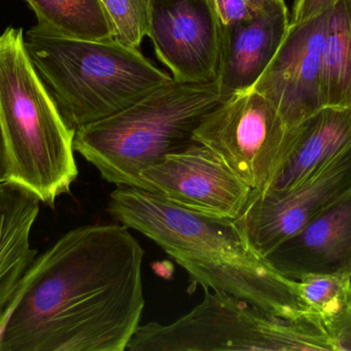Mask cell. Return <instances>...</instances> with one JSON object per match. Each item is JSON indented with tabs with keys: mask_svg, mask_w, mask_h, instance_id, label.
I'll list each match as a JSON object with an SVG mask.
<instances>
[{
	"mask_svg": "<svg viewBox=\"0 0 351 351\" xmlns=\"http://www.w3.org/2000/svg\"><path fill=\"white\" fill-rule=\"evenodd\" d=\"M144 251L128 227L88 225L33 262L0 317V351H125L140 327Z\"/></svg>",
	"mask_w": 351,
	"mask_h": 351,
	"instance_id": "cell-1",
	"label": "cell"
},
{
	"mask_svg": "<svg viewBox=\"0 0 351 351\" xmlns=\"http://www.w3.org/2000/svg\"><path fill=\"white\" fill-rule=\"evenodd\" d=\"M109 214L152 239L202 288L226 293L285 319L315 315L297 280L276 271L245 238L234 220L208 218L131 187L110 194Z\"/></svg>",
	"mask_w": 351,
	"mask_h": 351,
	"instance_id": "cell-2",
	"label": "cell"
},
{
	"mask_svg": "<svg viewBox=\"0 0 351 351\" xmlns=\"http://www.w3.org/2000/svg\"><path fill=\"white\" fill-rule=\"evenodd\" d=\"M24 38L35 69L74 131L123 111L173 80L139 49L115 39L69 38L38 25Z\"/></svg>",
	"mask_w": 351,
	"mask_h": 351,
	"instance_id": "cell-3",
	"label": "cell"
},
{
	"mask_svg": "<svg viewBox=\"0 0 351 351\" xmlns=\"http://www.w3.org/2000/svg\"><path fill=\"white\" fill-rule=\"evenodd\" d=\"M229 96L218 80H172L123 111L76 130L74 150L104 181L133 188L142 170L195 142L198 126Z\"/></svg>",
	"mask_w": 351,
	"mask_h": 351,
	"instance_id": "cell-4",
	"label": "cell"
},
{
	"mask_svg": "<svg viewBox=\"0 0 351 351\" xmlns=\"http://www.w3.org/2000/svg\"><path fill=\"white\" fill-rule=\"evenodd\" d=\"M0 121L8 150V181L53 206L77 179L75 131L64 121L35 69L22 28L0 34Z\"/></svg>",
	"mask_w": 351,
	"mask_h": 351,
	"instance_id": "cell-5",
	"label": "cell"
},
{
	"mask_svg": "<svg viewBox=\"0 0 351 351\" xmlns=\"http://www.w3.org/2000/svg\"><path fill=\"white\" fill-rule=\"evenodd\" d=\"M204 290L202 302L174 323L140 326L125 351H334L315 315L285 319L226 293Z\"/></svg>",
	"mask_w": 351,
	"mask_h": 351,
	"instance_id": "cell-6",
	"label": "cell"
},
{
	"mask_svg": "<svg viewBox=\"0 0 351 351\" xmlns=\"http://www.w3.org/2000/svg\"><path fill=\"white\" fill-rule=\"evenodd\" d=\"M298 127H289L274 105L251 89L210 111L194 140L216 152L252 191H265L288 159Z\"/></svg>",
	"mask_w": 351,
	"mask_h": 351,
	"instance_id": "cell-7",
	"label": "cell"
},
{
	"mask_svg": "<svg viewBox=\"0 0 351 351\" xmlns=\"http://www.w3.org/2000/svg\"><path fill=\"white\" fill-rule=\"evenodd\" d=\"M133 188L188 212L223 220H235L252 192L216 152L198 141L142 170Z\"/></svg>",
	"mask_w": 351,
	"mask_h": 351,
	"instance_id": "cell-8",
	"label": "cell"
},
{
	"mask_svg": "<svg viewBox=\"0 0 351 351\" xmlns=\"http://www.w3.org/2000/svg\"><path fill=\"white\" fill-rule=\"evenodd\" d=\"M350 189L351 148L288 189L252 191L234 220L266 258Z\"/></svg>",
	"mask_w": 351,
	"mask_h": 351,
	"instance_id": "cell-9",
	"label": "cell"
},
{
	"mask_svg": "<svg viewBox=\"0 0 351 351\" xmlns=\"http://www.w3.org/2000/svg\"><path fill=\"white\" fill-rule=\"evenodd\" d=\"M331 8L289 25L276 55L253 90L265 96L290 128L302 125L326 107L322 56Z\"/></svg>",
	"mask_w": 351,
	"mask_h": 351,
	"instance_id": "cell-10",
	"label": "cell"
},
{
	"mask_svg": "<svg viewBox=\"0 0 351 351\" xmlns=\"http://www.w3.org/2000/svg\"><path fill=\"white\" fill-rule=\"evenodd\" d=\"M147 36L176 82L217 80L221 23L213 0H150Z\"/></svg>",
	"mask_w": 351,
	"mask_h": 351,
	"instance_id": "cell-11",
	"label": "cell"
},
{
	"mask_svg": "<svg viewBox=\"0 0 351 351\" xmlns=\"http://www.w3.org/2000/svg\"><path fill=\"white\" fill-rule=\"evenodd\" d=\"M266 259L293 280L311 273L351 274V189Z\"/></svg>",
	"mask_w": 351,
	"mask_h": 351,
	"instance_id": "cell-12",
	"label": "cell"
},
{
	"mask_svg": "<svg viewBox=\"0 0 351 351\" xmlns=\"http://www.w3.org/2000/svg\"><path fill=\"white\" fill-rule=\"evenodd\" d=\"M287 4L258 10L247 20L221 25L218 80L227 95L255 86L280 47L290 25Z\"/></svg>",
	"mask_w": 351,
	"mask_h": 351,
	"instance_id": "cell-13",
	"label": "cell"
},
{
	"mask_svg": "<svg viewBox=\"0 0 351 351\" xmlns=\"http://www.w3.org/2000/svg\"><path fill=\"white\" fill-rule=\"evenodd\" d=\"M40 199L19 183H0V317L36 259L30 245Z\"/></svg>",
	"mask_w": 351,
	"mask_h": 351,
	"instance_id": "cell-14",
	"label": "cell"
},
{
	"mask_svg": "<svg viewBox=\"0 0 351 351\" xmlns=\"http://www.w3.org/2000/svg\"><path fill=\"white\" fill-rule=\"evenodd\" d=\"M351 148V105L326 106L298 127L294 146L265 191L296 185Z\"/></svg>",
	"mask_w": 351,
	"mask_h": 351,
	"instance_id": "cell-15",
	"label": "cell"
},
{
	"mask_svg": "<svg viewBox=\"0 0 351 351\" xmlns=\"http://www.w3.org/2000/svg\"><path fill=\"white\" fill-rule=\"evenodd\" d=\"M322 87L326 106L351 105V0L331 6L322 56Z\"/></svg>",
	"mask_w": 351,
	"mask_h": 351,
	"instance_id": "cell-16",
	"label": "cell"
},
{
	"mask_svg": "<svg viewBox=\"0 0 351 351\" xmlns=\"http://www.w3.org/2000/svg\"><path fill=\"white\" fill-rule=\"evenodd\" d=\"M39 27L69 38L114 39L112 24L100 0H26Z\"/></svg>",
	"mask_w": 351,
	"mask_h": 351,
	"instance_id": "cell-17",
	"label": "cell"
},
{
	"mask_svg": "<svg viewBox=\"0 0 351 351\" xmlns=\"http://www.w3.org/2000/svg\"><path fill=\"white\" fill-rule=\"evenodd\" d=\"M298 294L325 324L351 305V274L311 273L297 280Z\"/></svg>",
	"mask_w": 351,
	"mask_h": 351,
	"instance_id": "cell-18",
	"label": "cell"
},
{
	"mask_svg": "<svg viewBox=\"0 0 351 351\" xmlns=\"http://www.w3.org/2000/svg\"><path fill=\"white\" fill-rule=\"evenodd\" d=\"M110 20L114 39L139 49L147 36L150 0H100Z\"/></svg>",
	"mask_w": 351,
	"mask_h": 351,
	"instance_id": "cell-19",
	"label": "cell"
},
{
	"mask_svg": "<svg viewBox=\"0 0 351 351\" xmlns=\"http://www.w3.org/2000/svg\"><path fill=\"white\" fill-rule=\"evenodd\" d=\"M213 3L223 26L247 20L258 10H263L252 0H213Z\"/></svg>",
	"mask_w": 351,
	"mask_h": 351,
	"instance_id": "cell-20",
	"label": "cell"
},
{
	"mask_svg": "<svg viewBox=\"0 0 351 351\" xmlns=\"http://www.w3.org/2000/svg\"><path fill=\"white\" fill-rule=\"evenodd\" d=\"M334 351H351V305L325 321Z\"/></svg>",
	"mask_w": 351,
	"mask_h": 351,
	"instance_id": "cell-21",
	"label": "cell"
},
{
	"mask_svg": "<svg viewBox=\"0 0 351 351\" xmlns=\"http://www.w3.org/2000/svg\"><path fill=\"white\" fill-rule=\"evenodd\" d=\"M8 150H6L5 140H4L3 131H2L1 121H0V183L8 181Z\"/></svg>",
	"mask_w": 351,
	"mask_h": 351,
	"instance_id": "cell-22",
	"label": "cell"
},
{
	"mask_svg": "<svg viewBox=\"0 0 351 351\" xmlns=\"http://www.w3.org/2000/svg\"><path fill=\"white\" fill-rule=\"evenodd\" d=\"M256 5L259 6L260 8H269L272 6L280 5V4H285V0H252Z\"/></svg>",
	"mask_w": 351,
	"mask_h": 351,
	"instance_id": "cell-23",
	"label": "cell"
}]
</instances>
